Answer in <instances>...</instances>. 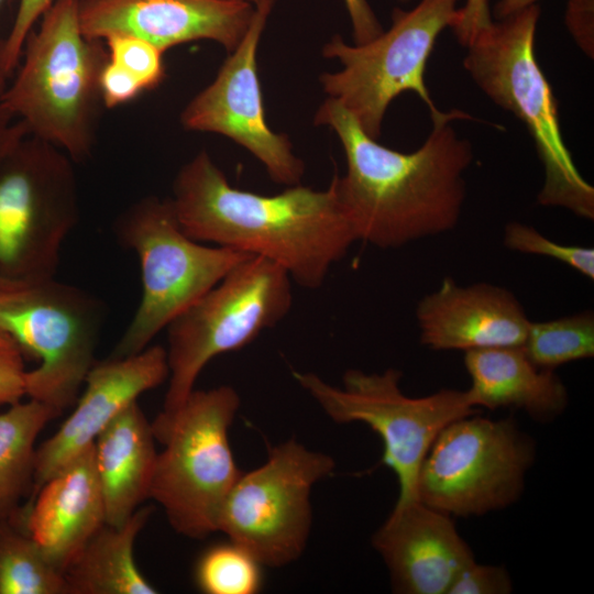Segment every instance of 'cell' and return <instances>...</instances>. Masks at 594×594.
<instances>
[{
	"label": "cell",
	"instance_id": "obj_19",
	"mask_svg": "<svg viewBox=\"0 0 594 594\" xmlns=\"http://www.w3.org/2000/svg\"><path fill=\"white\" fill-rule=\"evenodd\" d=\"M12 518L64 572L106 524L92 446L53 473Z\"/></svg>",
	"mask_w": 594,
	"mask_h": 594
},
{
	"label": "cell",
	"instance_id": "obj_30",
	"mask_svg": "<svg viewBox=\"0 0 594 594\" xmlns=\"http://www.w3.org/2000/svg\"><path fill=\"white\" fill-rule=\"evenodd\" d=\"M513 582L503 565L468 563L455 576L447 594H509Z\"/></svg>",
	"mask_w": 594,
	"mask_h": 594
},
{
	"label": "cell",
	"instance_id": "obj_15",
	"mask_svg": "<svg viewBox=\"0 0 594 594\" xmlns=\"http://www.w3.org/2000/svg\"><path fill=\"white\" fill-rule=\"evenodd\" d=\"M254 8L241 0H80L79 23L92 40L130 34L163 52L207 40L231 53L245 35Z\"/></svg>",
	"mask_w": 594,
	"mask_h": 594
},
{
	"label": "cell",
	"instance_id": "obj_36",
	"mask_svg": "<svg viewBox=\"0 0 594 594\" xmlns=\"http://www.w3.org/2000/svg\"><path fill=\"white\" fill-rule=\"evenodd\" d=\"M28 135L25 123L12 117L0 103V163Z\"/></svg>",
	"mask_w": 594,
	"mask_h": 594
},
{
	"label": "cell",
	"instance_id": "obj_10",
	"mask_svg": "<svg viewBox=\"0 0 594 594\" xmlns=\"http://www.w3.org/2000/svg\"><path fill=\"white\" fill-rule=\"evenodd\" d=\"M459 0H420L407 11L395 9L392 26L375 38L350 45L334 35L322 47L341 69L320 75L323 91L339 102L372 138L378 139L391 102L413 91L430 114L439 111L425 81L436 41L458 19Z\"/></svg>",
	"mask_w": 594,
	"mask_h": 594
},
{
	"label": "cell",
	"instance_id": "obj_31",
	"mask_svg": "<svg viewBox=\"0 0 594 594\" xmlns=\"http://www.w3.org/2000/svg\"><path fill=\"white\" fill-rule=\"evenodd\" d=\"M26 373L24 351L0 330V406H10L26 396Z\"/></svg>",
	"mask_w": 594,
	"mask_h": 594
},
{
	"label": "cell",
	"instance_id": "obj_38",
	"mask_svg": "<svg viewBox=\"0 0 594 594\" xmlns=\"http://www.w3.org/2000/svg\"><path fill=\"white\" fill-rule=\"evenodd\" d=\"M241 1H245V2H249L251 4H253L254 7L257 6L258 3H261L263 0H241Z\"/></svg>",
	"mask_w": 594,
	"mask_h": 594
},
{
	"label": "cell",
	"instance_id": "obj_26",
	"mask_svg": "<svg viewBox=\"0 0 594 594\" xmlns=\"http://www.w3.org/2000/svg\"><path fill=\"white\" fill-rule=\"evenodd\" d=\"M262 563L228 539L206 549L195 565V582L206 594H255L262 588Z\"/></svg>",
	"mask_w": 594,
	"mask_h": 594
},
{
	"label": "cell",
	"instance_id": "obj_28",
	"mask_svg": "<svg viewBox=\"0 0 594 594\" xmlns=\"http://www.w3.org/2000/svg\"><path fill=\"white\" fill-rule=\"evenodd\" d=\"M109 59L129 72L144 91L158 87L166 76L163 52L141 37L116 33L103 40Z\"/></svg>",
	"mask_w": 594,
	"mask_h": 594
},
{
	"label": "cell",
	"instance_id": "obj_22",
	"mask_svg": "<svg viewBox=\"0 0 594 594\" xmlns=\"http://www.w3.org/2000/svg\"><path fill=\"white\" fill-rule=\"evenodd\" d=\"M152 514L139 507L122 525L105 524L63 572L65 594H156L139 569L134 543Z\"/></svg>",
	"mask_w": 594,
	"mask_h": 594
},
{
	"label": "cell",
	"instance_id": "obj_34",
	"mask_svg": "<svg viewBox=\"0 0 594 594\" xmlns=\"http://www.w3.org/2000/svg\"><path fill=\"white\" fill-rule=\"evenodd\" d=\"M492 22L488 0H466L458 9V19L451 29L458 41L466 47Z\"/></svg>",
	"mask_w": 594,
	"mask_h": 594
},
{
	"label": "cell",
	"instance_id": "obj_6",
	"mask_svg": "<svg viewBox=\"0 0 594 594\" xmlns=\"http://www.w3.org/2000/svg\"><path fill=\"white\" fill-rule=\"evenodd\" d=\"M113 232L119 244L139 258L142 296L110 358L146 349L177 316L252 256L189 238L169 198L147 196L135 201L116 219Z\"/></svg>",
	"mask_w": 594,
	"mask_h": 594
},
{
	"label": "cell",
	"instance_id": "obj_4",
	"mask_svg": "<svg viewBox=\"0 0 594 594\" xmlns=\"http://www.w3.org/2000/svg\"><path fill=\"white\" fill-rule=\"evenodd\" d=\"M539 16L540 8L532 4L492 22L466 46L463 65L481 90L515 114L532 138L544 173L538 204L593 220L594 187L563 141L558 102L535 55Z\"/></svg>",
	"mask_w": 594,
	"mask_h": 594
},
{
	"label": "cell",
	"instance_id": "obj_32",
	"mask_svg": "<svg viewBox=\"0 0 594 594\" xmlns=\"http://www.w3.org/2000/svg\"><path fill=\"white\" fill-rule=\"evenodd\" d=\"M99 89L105 108L113 109L138 98L144 89L124 68L110 59L99 77Z\"/></svg>",
	"mask_w": 594,
	"mask_h": 594
},
{
	"label": "cell",
	"instance_id": "obj_2",
	"mask_svg": "<svg viewBox=\"0 0 594 594\" xmlns=\"http://www.w3.org/2000/svg\"><path fill=\"white\" fill-rule=\"evenodd\" d=\"M169 199L189 238L267 258L307 289L358 241L332 179L323 190L298 184L260 195L231 186L206 151L182 166Z\"/></svg>",
	"mask_w": 594,
	"mask_h": 594
},
{
	"label": "cell",
	"instance_id": "obj_5",
	"mask_svg": "<svg viewBox=\"0 0 594 594\" xmlns=\"http://www.w3.org/2000/svg\"><path fill=\"white\" fill-rule=\"evenodd\" d=\"M240 396L229 385L194 389L152 422L157 452L150 498L172 528L191 539L218 531L223 504L241 475L229 440Z\"/></svg>",
	"mask_w": 594,
	"mask_h": 594
},
{
	"label": "cell",
	"instance_id": "obj_17",
	"mask_svg": "<svg viewBox=\"0 0 594 594\" xmlns=\"http://www.w3.org/2000/svg\"><path fill=\"white\" fill-rule=\"evenodd\" d=\"M392 590L398 594H447L473 552L452 517L419 499L395 505L372 536Z\"/></svg>",
	"mask_w": 594,
	"mask_h": 594
},
{
	"label": "cell",
	"instance_id": "obj_3",
	"mask_svg": "<svg viewBox=\"0 0 594 594\" xmlns=\"http://www.w3.org/2000/svg\"><path fill=\"white\" fill-rule=\"evenodd\" d=\"M80 0H53L28 35L18 73L0 103L30 135L53 144L74 162L90 157L102 100L99 77L109 61L101 40L86 37Z\"/></svg>",
	"mask_w": 594,
	"mask_h": 594
},
{
	"label": "cell",
	"instance_id": "obj_24",
	"mask_svg": "<svg viewBox=\"0 0 594 594\" xmlns=\"http://www.w3.org/2000/svg\"><path fill=\"white\" fill-rule=\"evenodd\" d=\"M0 594H65L63 572L12 517L0 520Z\"/></svg>",
	"mask_w": 594,
	"mask_h": 594
},
{
	"label": "cell",
	"instance_id": "obj_9",
	"mask_svg": "<svg viewBox=\"0 0 594 594\" xmlns=\"http://www.w3.org/2000/svg\"><path fill=\"white\" fill-rule=\"evenodd\" d=\"M74 161L32 135L0 163V282L55 277L79 219Z\"/></svg>",
	"mask_w": 594,
	"mask_h": 594
},
{
	"label": "cell",
	"instance_id": "obj_29",
	"mask_svg": "<svg viewBox=\"0 0 594 594\" xmlns=\"http://www.w3.org/2000/svg\"><path fill=\"white\" fill-rule=\"evenodd\" d=\"M53 0H20L12 26L0 43V78L4 79L18 67L23 46Z\"/></svg>",
	"mask_w": 594,
	"mask_h": 594
},
{
	"label": "cell",
	"instance_id": "obj_25",
	"mask_svg": "<svg viewBox=\"0 0 594 594\" xmlns=\"http://www.w3.org/2000/svg\"><path fill=\"white\" fill-rule=\"evenodd\" d=\"M537 366H558L594 356V314L587 309L547 321H531L521 345Z\"/></svg>",
	"mask_w": 594,
	"mask_h": 594
},
{
	"label": "cell",
	"instance_id": "obj_20",
	"mask_svg": "<svg viewBox=\"0 0 594 594\" xmlns=\"http://www.w3.org/2000/svg\"><path fill=\"white\" fill-rule=\"evenodd\" d=\"M471 378L466 389L475 408H516L539 422H551L569 404V394L554 370L535 365L521 346L464 352Z\"/></svg>",
	"mask_w": 594,
	"mask_h": 594
},
{
	"label": "cell",
	"instance_id": "obj_27",
	"mask_svg": "<svg viewBox=\"0 0 594 594\" xmlns=\"http://www.w3.org/2000/svg\"><path fill=\"white\" fill-rule=\"evenodd\" d=\"M503 242L509 250L557 260L586 278L594 279L593 248L557 243L521 222H510L505 227Z\"/></svg>",
	"mask_w": 594,
	"mask_h": 594
},
{
	"label": "cell",
	"instance_id": "obj_14",
	"mask_svg": "<svg viewBox=\"0 0 594 594\" xmlns=\"http://www.w3.org/2000/svg\"><path fill=\"white\" fill-rule=\"evenodd\" d=\"M274 0L255 6L250 26L239 45L229 53L216 78L183 109L184 129L221 134L248 150L280 185L300 184L304 162L285 134L266 122L257 74V47Z\"/></svg>",
	"mask_w": 594,
	"mask_h": 594
},
{
	"label": "cell",
	"instance_id": "obj_12",
	"mask_svg": "<svg viewBox=\"0 0 594 594\" xmlns=\"http://www.w3.org/2000/svg\"><path fill=\"white\" fill-rule=\"evenodd\" d=\"M536 443L510 419L470 415L432 442L418 474L417 498L451 517L482 516L516 503Z\"/></svg>",
	"mask_w": 594,
	"mask_h": 594
},
{
	"label": "cell",
	"instance_id": "obj_39",
	"mask_svg": "<svg viewBox=\"0 0 594 594\" xmlns=\"http://www.w3.org/2000/svg\"><path fill=\"white\" fill-rule=\"evenodd\" d=\"M1 2H2V0H0V3ZM4 87H6L4 80L2 78H0V95L3 91Z\"/></svg>",
	"mask_w": 594,
	"mask_h": 594
},
{
	"label": "cell",
	"instance_id": "obj_33",
	"mask_svg": "<svg viewBox=\"0 0 594 594\" xmlns=\"http://www.w3.org/2000/svg\"><path fill=\"white\" fill-rule=\"evenodd\" d=\"M565 25L579 47L594 56V0H569Z\"/></svg>",
	"mask_w": 594,
	"mask_h": 594
},
{
	"label": "cell",
	"instance_id": "obj_35",
	"mask_svg": "<svg viewBox=\"0 0 594 594\" xmlns=\"http://www.w3.org/2000/svg\"><path fill=\"white\" fill-rule=\"evenodd\" d=\"M353 32L354 44L366 43L383 32V28L367 0H343Z\"/></svg>",
	"mask_w": 594,
	"mask_h": 594
},
{
	"label": "cell",
	"instance_id": "obj_16",
	"mask_svg": "<svg viewBox=\"0 0 594 594\" xmlns=\"http://www.w3.org/2000/svg\"><path fill=\"white\" fill-rule=\"evenodd\" d=\"M166 349L148 345L124 358L95 363L73 413L36 448L28 501L59 468L94 444L105 428L129 405L168 378Z\"/></svg>",
	"mask_w": 594,
	"mask_h": 594
},
{
	"label": "cell",
	"instance_id": "obj_1",
	"mask_svg": "<svg viewBox=\"0 0 594 594\" xmlns=\"http://www.w3.org/2000/svg\"><path fill=\"white\" fill-rule=\"evenodd\" d=\"M430 116L426 141L404 153L380 144L331 98L317 110L315 124L330 128L344 151L345 174L332 182L358 241L397 249L457 227L473 148L452 122L471 117L462 110Z\"/></svg>",
	"mask_w": 594,
	"mask_h": 594
},
{
	"label": "cell",
	"instance_id": "obj_21",
	"mask_svg": "<svg viewBox=\"0 0 594 594\" xmlns=\"http://www.w3.org/2000/svg\"><path fill=\"white\" fill-rule=\"evenodd\" d=\"M152 422L138 402L122 410L92 444L106 524H124L150 498L157 457Z\"/></svg>",
	"mask_w": 594,
	"mask_h": 594
},
{
	"label": "cell",
	"instance_id": "obj_18",
	"mask_svg": "<svg viewBox=\"0 0 594 594\" xmlns=\"http://www.w3.org/2000/svg\"><path fill=\"white\" fill-rule=\"evenodd\" d=\"M416 318L420 342L435 351L521 346L530 322L509 289L452 277L419 300Z\"/></svg>",
	"mask_w": 594,
	"mask_h": 594
},
{
	"label": "cell",
	"instance_id": "obj_37",
	"mask_svg": "<svg viewBox=\"0 0 594 594\" xmlns=\"http://www.w3.org/2000/svg\"><path fill=\"white\" fill-rule=\"evenodd\" d=\"M537 1L538 0H499L495 6L494 14L499 20L529 6L537 4Z\"/></svg>",
	"mask_w": 594,
	"mask_h": 594
},
{
	"label": "cell",
	"instance_id": "obj_23",
	"mask_svg": "<svg viewBox=\"0 0 594 594\" xmlns=\"http://www.w3.org/2000/svg\"><path fill=\"white\" fill-rule=\"evenodd\" d=\"M59 413L29 398L0 413V520L11 518L28 496L34 476L36 439Z\"/></svg>",
	"mask_w": 594,
	"mask_h": 594
},
{
	"label": "cell",
	"instance_id": "obj_13",
	"mask_svg": "<svg viewBox=\"0 0 594 594\" xmlns=\"http://www.w3.org/2000/svg\"><path fill=\"white\" fill-rule=\"evenodd\" d=\"M334 468L332 457L294 439L271 448L263 464L239 476L223 504L218 531L263 566L296 561L311 529V490Z\"/></svg>",
	"mask_w": 594,
	"mask_h": 594
},
{
	"label": "cell",
	"instance_id": "obj_11",
	"mask_svg": "<svg viewBox=\"0 0 594 594\" xmlns=\"http://www.w3.org/2000/svg\"><path fill=\"white\" fill-rule=\"evenodd\" d=\"M103 320L100 299L55 277L0 282V330L40 361L26 373V396L59 414L75 403L95 364Z\"/></svg>",
	"mask_w": 594,
	"mask_h": 594
},
{
	"label": "cell",
	"instance_id": "obj_7",
	"mask_svg": "<svg viewBox=\"0 0 594 594\" xmlns=\"http://www.w3.org/2000/svg\"><path fill=\"white\" fill-rule=\"evenodd\" d=\"M292 278L276 263L250 256L167 327L168 386L163 410L177 409L216 356L252 343L293 305Z\"/></svg>",
	"mask_w": 594,
	"mask_h": 594
},
{
	"label": "cell",
	"instance_id": "obj_8",
	"mask_svg": "<svg viewBox=\"0 0 594 594\" xmlns=\"http://www.w3.org/2000/svg\"><path fill=\"white\" fill-rule=\"evenodd\" d=\"M402 376L397 369L382 373L350 369L343 374L342 387H338L312 372L293 371L295 381L333 422L364 424L380 436L382 462L398 480L395 505L418 499L421 463L442 429L476 413L466 389L443 388L409 397L400 389Z\"/></svg>",
	"mask_w": 594,
	"mask_h": 594
}]
</instances>
